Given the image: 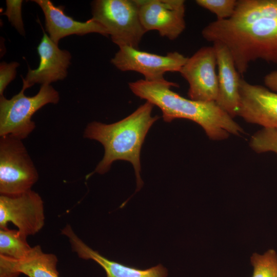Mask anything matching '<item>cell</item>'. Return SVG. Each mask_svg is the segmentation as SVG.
Returning <instances> with one entry per match:
<instances>
[{"label": "cell", "instance_id": "13", "mask_svg": "<svg viewBox=\"0 0 277 277\" xmlns=\"http://www.w3.org/2000/svg\"><path fill=\"white\" fill-rule=\"evenodd\" d=\"M41 8L45 18L46 30L50 38L56 44L63 37L70 35H84L97 33L108 36L107 30L92 18L82 22L67 15L64 6H55L49 0H34Z\"/></svg>", "mask_w": 277, "mask_h": 277}, {"label": "cell", "instance_id": "3", "mask_svg": "<svg viewBox=\"0 0 277 277\" xmlns=\"http://www.w3.org/2000/svg\"><path fill=\"white\" fill-rule=\"evenodd\" d=\"M202 35L208 42L227 47L240 75L256 60L277 64V15L242 26L216 20L203 28Z\"/></svg>", "mask_w": 277, "mask_h": 277}, {"label": "cell", "instance_id": "17", "mask_svg": "<svg viewBox=\"0 0 277 277\" xmlns=\"http://www.w3.org/2000/svg\"><path fill=\"white\" fill-rule=\"evenodd\" d=\"M0 255L14 259L25 257L31 249L27 236L18 230L0 228Z\"/></svg>", "mask_w": 277, "mask_h": 277}, {"label": "cell", "instance_id": "2", "mask_svg": "<svg viewBox=\"0 0 277 277\" xmlns=\"http://www.w3.org/2000/svg\"><path fill=\"white\" fill-rule=\"evenodd\" d=\"M154 105L146 101L129 116L117 122L106 124L92 122L86 127L84 137L100 142L104 148L103 159L94 171L104 174L113 162L124 160L130 162L136 178L137 189L143 182L140 176V152L145 137L152 125L160 117L153 116Z\"/></svg>", "mask_w": 277, "mask_h": 277}, {"label": "cell", "instance_id": "20", "mask_svg": "<svg viewBox=\"0 0 277 277\" xmlns=\"http://www.w3.org/2000/svg\"><path fill=\"white\" fill-rule=\"evenodd\" d=\"M237 0H196V4L214 14L216 20L230 18L234 13Z\"/></svg>", "mask_w": 277, "mask_h": 277}, {"label": "cell", "instance_id": "23", "mask_svg": "<svg viewBox=\"0 0 277 277\" xmlns=\"http://www.w3.org/2000/svg\"><path fill=\"white\" fill-rule=\"evenodd\" d=\"M264 82L266 87L277 93V70L267 74L264 76Z\"/></svg>", "mask_w": 277, "mask_h": 277}, {"label": "cell", "instance_id": "19", "mask_svg": "<svg viewBox=\"0 0 277 277\" xmlns=\"http://www.w3.org/2000/svg\"><path fill=\"white\" fill-rule=\"evenodd\" d=\"M250 146L259 153L270 151L277 154V130L263 128L251 136Z\"/></svg>", "mask_w": 277, "mask_h": 277}, {"label": "cell", "instance_id": "1", "mask_svg": "<svg viewBox=\"0 0 277 277\" xmlns=\"http://www.w3.org/2000/svg\"><path fill=\"white\" fill-rule=\"evenodd\" d=\"M131 91L162 111L166 122L176 118L191 120L201 126L207 136L214 141L227 138L230 134L240 135L243 129L215 102H204L188 99L170 88L177 84L165 80L150 82L139 80L128 84Z\"/></svg>", "mask_w": 277, "mask_h": 277}, {"label": "cell", "instance_id": "15", "mask_svg": "<svg viewBox=\"0 0 277 277\" xmlns=\"http://www.w3.org/2000/svg\"><path fill=\"white\" fill-rule=\"evenodd\" d=\"M62 233L68 238L73 251L84 260H92L105 270L107 277H167L168 271L161 264L140 269L110 260L87 246L68 225Z\"/></svg>", "mask_w": 277, "mask_h": 277}, {"label": "cell", "instance_id": "5", "mask_svg": "<svg viewBox=\"0 0 277 277\" xmlns=\"http://www.w3.org/2000/svg\"><path fill=\"white\" fill-rule=\"evenodd\" d=\"M22 89L11 99L0 96V136L11 135L23 140L35 128L32 115L42 107L49 104H57L58 92L50 85H42L38 93L27 96Z\"/></svg>", "mask_w": 277, "mask_h": 277}, {"label": "cell", "instance_id": "10", "mask_svg": "<svg viewBox=\"0 0 277 277\" xmlns=\"http://www.w3.org/2000/svg\"><path fill=\"white\" fill-rule=\"evenodd\" d=\"M146 32L157 31L162 37L176 39L186 28L184 0H135Z\"/></svg>", "mask_w": 277, "mask_h": 277}, {"label": "cell", "instance_id": "22", "mask_svg": "<svg viewBox=\"0 0 277 277\" xmlns=\"http://www.w3.org/2000/svg\"><path fill=\"white\" fill-rule=\"evenodd\" d=\"M19 63L13 62L10 63L2 62L0 64V95H3V92L8 84L16 76V68Z\"/></svg>", "mask_w": 277, "mask_h": 277}, {"label": "cell", "instance_id": "21", "mask_svg": "<svg viewBox=\"0 0 277 277\" xmlns=\"http://www.w3.org/2000/svg\"><path fill=\"white\" fill-rule=\"evenodd\" d=\"M6 10L2 15H6L9 21L22 35L25 34L23 21L22 16L23 1L7 0Z\"/></svg>", "mask_w": 277, "mask_h": 277}, {"label": "cell", "instance_id": "14", "mask_svg": "<svg viewBox=\"0 0 277 277\" xmlns=\"http://www.w3.org/2000/svg\"><path fill=\"white\" fill-rule=\"evenodd\" d=\"M218 79L217 105L231 117L237 116L240 102L239 83L241 78L232 55L223 44L214 42Z\"/></svg>", "mask_w": 277, "mask_h": 277}, {"label": "cell", "instance_id": "16", "mask_svg": "<svg viewBox=\"0 0 277 277\" xmlns=\"http://www.w3.org/2000/svg\"><path fill=\"white\" fill-rule=\"evenodd\" d=\"M57 258L52 253L42 251L39 245L32 247L21 259L0 255V277H60L56 266Z\"/></svg>", "mask_w": 277, "mask_h": 277}, {"label": "cell", "instance_id": "4", "mask_svg": "<svg viewBox=\"0 0 277 277\" xmlns=\"http://www.w3.org/2000/svg\"><path fill=\"white\" fill-rule=\"evenodd\" d=\"M91 8L92 18L107 30L114 44L139 49L146 32L135 0H95Z\"/></svg>", "mask_w": 277, "mask_h": 277}, {"label": "cell", "instance_id": "9", "mask_svg": "<svg viewBox=\"0 0 277 277\" xmlns=\"http://www.w3.org/2000/svg\"><path fill=\"white\" fill-rule=\"evenodd\" d=\"M44 221V203L37 192L30 190L14 195L1 194L0 228H7L11 222L27 237L38 232Z\"/></svg>", "mask_w": 277, "mask_h": 277}, {"label": "cell", "instance_id": "8", "mask_svg": "<svg viewBox=\"0 0 277 277\" xmlns=\"http://www.w3.org/2000/svg\"><path fill=\"white\" fill-rule=\"evenodd\" d=\"M216 67L213 46L203 47L188 57L179 72L189 84V99L204 102H215L218 94Z\"/></svg>", "mask_w": 277, "mask_h": 277}, {"label": "cell", "instance_id": "11", "mask_svg": "<svg viewBox=\"0 0 277 277\" xmlns=\"http://www.w3.org/2000/svg\"><path fill=\"white\" fill-rule=\"evenodd\" d=\"M237 116L246 122L277 130V93L241 77Z\"/></svg>", "mask_w": 277, "mask_h": 277}, {"label": "cell", "instance_id": "12", "mask_svg": "<svg viewBox=\"0 0 277 277\" xmlns=\"http://www.w3.org/2000/svg\"><path fill=\"white\" fill-rule=\"evenodd\" d=\"M39 56L37 68H28L25 78H23L22 89L25 90L35 84L42 85L64 80L67 75L71 55L67 50L60 49L45 32L37 47Z\"/></svg>", "mask_w": 277, "mask_h": 277}, {"label": "cell", "instance_id": "18", "mask_svg": "<svg viewBox=\"0 0 277 277\" xmlns=\"http://www.w3.org/2000/svg\"><path fill=\"white\" fill-rule=\"evenodd\" d=\"M253 267L251 277H277V253L269 249L263 254L253 253L250 258Z\"/></svg>", "mask_w": 277, "mask_h": 277}, {"label": "cell", "instance_id": "6", "mask_svg": "<svg viewBox=\"0 0 277 277\" xmlns=\"http://www.w3.org/2000/svg\"><path fill=\"white\" fill-rule=\"evenodd\" d=\"M38 174L22 140L11 135L0 138V193L14 195L31 190Z\"/></svg>", "mask_w": 277, "mask_h": 277}, {"label": "cell", "instance_id": "7", "mask_svg": "<svg viewBox=\"0 0 277 277\" xmlns=\"http://www.w3.org/2000/svg\"><path fill=\"white\" fill-rule=\"evenodd\" d=\"M187 58L177 51L162 55L124 46L119 47L111 63L122 71L137 72L146 81L157 82L166 80V72H179Z\"/></svg>", "mask_w": 277, "mask_h": 277}]
</instances>
